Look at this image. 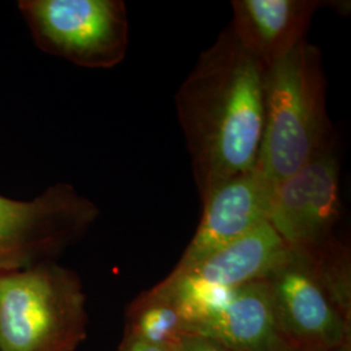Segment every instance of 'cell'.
<instances>
[{"mask_svg": "<svg viewBox=\"0 0 351 351\" xmlns=\"http://www.w3.org/2000/svg\"><path fill=\"white\" fill-rule=\"evenodd\" d=\"M267 73L228 26L178 88L176 110L201 199L256 167Z\"/></svg>", "mask_w": 351, "mask_h": 351, "instance_id": "1", "label": "cell"}, {"mask_svg": "<svg viewBox=\"0 0 351 351\" xmlns=\"http://www.w3.org/2000/svg\"><path fill=\"white\" fill-rule=\"evenodd\" d=\"M335 142L326 114L322 55L303 40L267 73L263 139L256 167L278 184Z\"/></svg>", "mask_w": 351, "mask_h": 351, "instance_id": "2", "label": "cell"}, {"mask_svg": "<svg viewBox=\"0 0 351 351\" xmlns=\"http://www.w3.org/2000/svg\"><path fill=\"white\" fill-rule=\"evenodd\" d=\"M88 326L75 271L47 262L0 274V351H75Z\"/></svg>", "mask_w": 351, "mask_h": 351, "instance_id": "3", "label": "cell"}, {"mask_svg": "<svg viewBox=\"0 0 351 351\" xmlns=\"http://www.w3.org/2000/svg\"><path fill=\"white\" fill-rule=\"evenodd\" d=\"M341 216L336 142L298 172L280 181L268 223L290 251L333 288L351 284L350 251L337 237Z\"/></svg>", "mask_w": 351, "mask_h": 351, "instance_id": "4", "label": "cell"}, {"mask_svg": "<svg viewBox=\"0 0 351 351\" xmlns=\"http://www.w3.org/2000/svg\"><path fill=\"white\" fill-rule=\"evenodd\" d=\"M19 10L46 53L88 69L125 59L129 20L121 0H23Z\"/></svg>", "mask_w": 351, "mask_h": 351, "instance_id": "5", "label": "cell"}, {"mask_svg": "<svg viewBox=\"0 0 351 351\" xmlns=\"http://www.w3.org/2000/svg\"><path fill=\"white\" fill-rule=\"evenodd\" d=\"M98 216L93 202L63 182L32 201L0 195V274L56 262Z\"/></svg>", "mask_w": 351, "mask_h": 351, "instance_id": "6", "label": "cell"}, {"mask_svg": "<svg viewBox=\"0 0 351 351\" xmlns=\"http://www.w3.org/2000/svg\"><path fill=\"white\" fill-rule=\"evenodd\" d=\"M269 223L215 251L184 271H172L154 289L175 302L191 324L219 308L241 287L264 280L290 256Z\"/></svg>", "mask_w": 351, "mask_h": 351, "instance_id": "7", "label": "cell"}, {"mask_svg": "<svg viewBox=\"0 0 351 351\" xmlns=\"http://www.w3.org/2000/svg\"><path fill=\"white\" fill-rule=\"evenodd\" d=\"M264 280L280 336L315 348L351 346V313L342 308L310 264L290 252Z\"/></svg>", "mask_w": 351, "mask_h": 351, "instance_id": "8", "label": "cell"}, {"mask_svg": "<svg viewBox=\"0 0 351 351\" xmlns=\"http://www.w3.org/2000/svg\"><path fill=\"white\" fill-rule=\"evenodd\" d=\"M275 186L276 184L255 167L213 189L202 199L199 226L173 271L188 269L268 223Z\"/></svg>", "mask_w": 351, "mask_h": 351, "instance_id": "9", "label": "cell"}, {"mask_svg": "<svg viewBox=\"0 0 351 351\" xmlns=\"http://www.w3.org/2000/svg\"><path fill=\"white\" fill-rule=\"evenodd\" d=\"M320 5L315 0H234L229 26L241 46L269 71L306 40Z\"/></svg>", "mask_w": 351, "mask_h": 351, "instance_id": "10", "label": "cell"}, {"mask_svg": "<svg viewBox=\"0 0 351 351\" xmlns=\"http://www.w3.org/2000/svg\"><path fill=\"white\" fill-rule=\"evenodd\" d=\"M188 333L217 339L236 351L269 350L278 333L267 281L234 290L219 308L189 324Z\"/></svg>", "mask_w": 351, "mask_h": 351, "instance_id": "11", "label": "cell"}, {"mask_svg": "<svg viewBox=\"0 0 351 351\" xmlns=\"http://www.w3.org/2000/svg\"><path fill=\"white\" fill-rule=\"evenodd\" d=\"M124 333L149 345L175 349L188 335V324L175 302L151 288L128 306Z\"/></svg>", "mask_w": 351, "mask_h": 351, "instance_id": "12", "label": "cell"}, {"mask_svg": "<svg viewBox=\"0 0 351 351\" xmlns=\"http://www.w3.org/2000/svg\"><path fill=\"white\" fill-rule=\"evenodd\" d=\"M173 351H236L217 339L198 335L188 333L177 343Z\"/></svg>", "mask_w": 351, "mask_h": 351, "instance_id": "13", "label": "cell"}, {"mask_svg": "<svg viewBox=\"0 0 351 351\" xmlns=\"http://www.w3.org/2000/svg\"><path fill=\"white\" fill-rule=\"evenodd\" d=\"M268 351H351V346H341V348H315V346H306L293 341L284 339L282 336L277 335L276 339L271 345Z\"/></svg>", "mask_w": 351, "mask_h": 351, "instance_id": "14", "label": "cell"}, {"mask_svg": "<svg viewBox=\"0 0 351 351\" xmlns=\"http://www.w3.org/2000/svg\"><path fill=\"white\" fill-rule=\"evenodd\" d=\"M117 351H173V349H165V348L149 345L124 333Z\"/></svg>", "mask_w": 351, "mask_h": 351, "instance_id": "15", "label": "cell"}]
</instances>
